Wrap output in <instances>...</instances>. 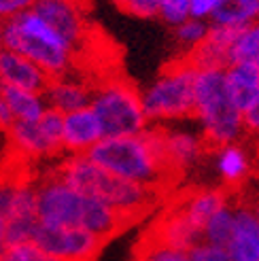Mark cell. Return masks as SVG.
<instances>
[{"label": "cell", "instance_id": "f546056e", "mask_svg": "<svg viewBox=\"0 0 259 261\" xmlns=\"http://www.w3.org/2000/svg\"><path fill=\"white\" fill-rule=\"evenodd\" d=\"M130 15L140 19H155L160 17V0H125L121 5Z\"/></svg>", "mask_w": 259, "mask_h": 261}, {"label": "cell", "instance_id": "8fae6325", "mask_svg": "<svg viewBox=\"0 0 259 261\" xmlns=\"http://www.w3.org/2000/svg\"><path fill=\"white\" fill-rule=\"evenodd\" d=\"M100 138V123L89 107L62 117V151L68 155H85Z\"/></svg>", "mask_w": 259, "mask_h": 261}, {"label": "cell", "instance_id": "1f68e13d", "mask_svg": "<svg viewBox=\"0 0 259 261\" xmlns=\"http://www.w3.org/2000/svg\"><path fill=\"white\" fill-rule=\"evenodd\" d=\"M36 0H0V21H5L13 15H19V13L32 9V5Z\"/></svg>", "mask_w": 259, "mask_h": 261}, {"label": "cell", "instance_id": "ffe728a7", "mask_svg": "<svg viewBox=\"0 0 259 261\" xmlns=\"http://www.w3.org/2000/svg\"><path fill=\"white\" fill-rule=\"evenodd\" d=\"M225 204H229L227 191H223V189H200V191L189 193L187 198L178 204V208L202 229L206 219Z\"/></svg>", "mask_w": 259, "mask_h": 261}, {"label": "cell", "instance_id": "30bf717a", "mask_svg": "<svg viewBox=\"0 0 259 261\" xmlns=\"http://www.w3.org/2000/svg\"><path fill=\"white\" fill-rule=\"evenodd\" d=\"M32 11L41 15L74 49V54H79L87 43V19L76 0H36Z\"/></svg>", "mask_w": 259, "mask_h": 261}, {"label": "cell", "instance_id": "f1b7e54d", "mask_svg": "<svg viewBox=\"0 0 259 261\" xmlns=\"http://www.w3.org/2000/svg\"><path fill=\"white\" fill-rule=\"evenodd\" d=\"M191 261H231L225 246H217L211 242H198L187 251Z\"/></svg>", "mask_w": 259, "mask_h": 261}, {"label": "cell", "instance_id": "3957f363", "mask_svg": "<svg viewBox=\"0 0 259 261\" xmlns=\"http://www.w3.org/2000/svg\"><path fill=\"white\" fill-rule=\"evenodd\" d=\"M54 172L76 191L115 208L132 223L149 213L160 200L158 189L113 174L94 164L87 155H68Z\"/></svg>", "mask_w": 259, "mask_h": 261}, {"label": "cell", "instance_id": "6da1fadb", "mask_svg": "<svg viewBox=\"0 0 259 261\" xmlns=\"http://www.w3.org/2000/svg\"><path fill=\"white\" fill-rule=\"evenodd\" d=\"M85 155L105 170L158 191L176 174L166 158L160 123H149L140 134L105 136Z\"/></svg>", "mask_w": 259, "mask_h": 261}, {"label": "cell", "instance_id": "484cf974", "mask_svg": "<svg viewBox=\"0 0 259 261\" xmlns=\"http://www.w3.org/2000/svg\"><path fill=\"white\" fill-rule=\"evenodd\" d=\"M0 261H64V259L43 253L34 242H17V244L3 246Z\"/></svg>", "mask_w": 259, "mask_h": 261}, {"label": "cell", "instance_id": "4316f807", "mask_svg": "<svg viewBox=\"0 0 259 261\" xmlns=\"http://www.w3.org/2000/svg\"><path fill=\"white\" fill-rule=\"evenodd\" d=\"M136 261H191V259L187 251H178V249H172V246L147 240L142 244V251L136 257Z\"/></svg>", "mask_w": 259, "mask_h": 261}, {"label": "cell", "instance_id": "7a4b0ae2", "mask_svg": "<svg viewBox=\"0 0 259 261\" xmlns=\"http://www.w3.org/2000/svg\"><path fill=\"white\" fill-rule=\"evenodd\" d=\"M36 219L45 225H74L109 240L125 229L132 221L96 198L76 191L56 172L34 180Z\"/></svg>", "mask_w": 259, "mask_h": 261}, {"label": "cell", "instance_id": "603a6c76", "mask_svg": "<svg viewBox=\"0 0 259 261\" xmlns=\"http://www.w3.org/2000/svg\"><path fill=\"white\" fill-rule=\"evenodd\" d=\"M231 229H234V206L225 204L206 219V223L202 227V240L227 249V242L231 238Z\"/></svg>", "mask_w": 259, "mask_h": 261}, {"label": "cell", "instance_id": "d6986e66", "mask_svg": "<svg viewBox=\"0 0 259 261\" xmlns=\"http://www.w3.org/2000/svg\"><path fill=\"white\" fill-rule=\"evenodd\" d=\"M251 155L240 142H227L215 149V166L221 180L229 187L244 182L251 174Z\"/></svg>", "mask_w": 259, "mask_h": 261}, {"label": "cell", "instance_id": "7402d4cb", "mask_svg": "<svg viewBox=\"0 0 259 261\" xmlns=\"http://www.w3.org/2000/svg\"><path fill=\"white\" fill-rule=\"evenodd\" d=\"M259 21V0H223L209 23L227 25V28L242 30L249 23Z\"/></svg>", "mask_w": 259, "mask_h": 261}, {"label": "cell", "instance_id": "e0dca14e", "mask_svg": "<svg viewBox=\"0 0 259 261\" xmlns=\"http://www.w3.org/2000/svg\"><path fill=\"white\" fill-rule=\"evenodd\" d=\"M151 240L158 244L172 246V249L178 251H189L191 246L202 242V229L176 206L162 217L158 227L153 229Z\"/></svg>", "mask_w": 259, "mask_h": 261}, {"label": "cell", "instance_id": "d590c367", "mask_svg": "<svg viewBox=\"0 0 259 261\" xmlns=\"http://www.w3.org/2000/svg\"><path fill=\"white\" fill-rule=\"evenodd\" d=\"M3 246H5V221L0 219V251H3Z\"/></svg>", "mask_w": 259, "mask_h": 261}, {"label": "cell", "instance_id": "e575fe53", "mask_svg": "<svg viewBox=\"0 0 259 261\" xmlns=\"http://www.w3.org/2000/svg\"><path fill=\"white\" fill-rule=\"evenodd\" d=\"M13 123H15V117H13V113H11V109H9L5 96L0 94V127L9 132V127H11Z\"/></svg>", "mask_w": 259, "mask_h": 261}, {"label": "cell", "instance_id": "ac0fdd59", "mask_svg": "<svg viewBox=\"0 0 259 261\" xmlns=\"http://www.w3.org/2000/svg\"><path fill=\"white\" fill-rule=\"evenodd\" d=\"M223 72L229 98L244 115L255 102H259V66L249 62H234Z\"/></svg>", "mask_w": 259, "mask_h": 261}, {"label": "cell", "instance_id": "2e32d148", "mask_svg": "<svg viewBox=\"0 0 259 261\" xmlns=\"http://www.w3.org/2000/svg\"><path fill=\"white\" fill-rule=\"evenodd\" d=\"M0 83L9 87L43 94L49 83V76L32 60L17 54V51L5 49L0 54Z\"/></svg>", "mask_w": 259, "mask_h": 261}, {"label": "cell", "instance_id": "7c38bea8", "mask_svg": "<svg viewBox=\"0 0 259 261\" xmlns=\"http://www.w3.org/2000/svg\"><path fill=\"white\" fill-rule=\"evenodd\" d=\"M227 253L231 261H259V219L249 202L234 206V229Z\"/></svg>", "mask_w": 259, "mask_h": 261}, {"label": "cell", "instance_id": "277c9868", "mask_svg": "<svg viewBox=\"0 0 259 261\" xmlns=\"http://www.w3.org/2000/svg\"><path fill=\"white\" fill-rule=\"evenodd\" d=\"M0 25L5 49L32 60L49 79L68 74L74 68V49L32 9L0 21Z\"/></svg>", "mask_w": 259, "mask_h": 261}, {"label": "cell", "instance_id": "9c48e42d", "mask_svg": "<svg viewBox=\"0 0 259 261\" xmlns=\"http://www.w3.org/2000/svg\"><path fill=\"white\" fill-rule=\"evenodd\" d=\"M30 242H34L43 253L64 261H96L107 240L83 227L38 223Z\"/></svg>", "mask_w": 259, "mask_h": 261}, {"label": "cell", "instance_id": "836d02e7", "mask_svg": "<svg viewBox=\"0 0 259 261\" xmlns=\"http://www.w3.org/2000/svg\"><path fill=\"white\" fill-rule=\"evenodd\" d=\"M13 149H11V140H9V132L0 127V168H5L7 164L13 162Z\"/></svg>", "mask_w": 259, "mask_h": 261}, {"label": "cell", "instance_id": "ba28073f", "mask_svg": "<svg viewBox=\"0 0 259 261\" xmlns=\"http://www.w3.org/2000/svg\"><path fill=\"white\" fill-rule=\"evenodd\" d=\"M62 113L47 109L36 121H15L9 140L15 158L45 160L62 153Z\"/></svg>", "mask_w": 259, "mask_h": 261}, {"label": "cell", "instance_id": "8d00e7d4", "mask_svg": "<svg viewBox=\"0 0 259 261\" xmlns=\"http://www.w3.org/2000/svg\"><path fill=\"white\" fill-rule=\"evenodd\" d=\"M5 51V43H3V25H0V54Z\"/></svg>", "mask_w": 259, "mask_h": 261}, {"label": "cell", "instance_id": "5bb4252c", "mask_svg": "<svg viewBox=\"0 0 259 261\" xmlns=\"http://www.w3.org/2000/svg\"><path fill=\"white\" fill-rule=\"evenodd\" d=\"M240 30L227 28V25L209 23V34L206 38L189 51L185 58L189 64H193L198 70L200 68H227L229 66V49L231 43Z\"/></svg>", "mask_w": 259, "mask_h": 261}, {"label": "cell", "instance_id": "83f0119b", "mask_svg": "<svg viewBox=\"0 0 259 261\" xmlns=\"http://www.w3.org/2000/svg\"><path fill=\"white\" fill-rule=\"evenodd\" d=\"M160 17L174 28L189 17V0H160Z\"/></svg>", "mask_w": 259, "mask_h": 261}, {"label": "cell", "instance_id": "9a60e30c", "mask_svg": "<svg viewBox=\"0 0 259 261\" xmlns=\"http://www.w3.org/2000/svg\"><path fill=\"white\" fill-rule=\"evenodd\" d=\"M92 91L94 87L83 79H76L72 76V72L62 74V76H54L49 79L43 96L47 100V107L54 109L62 115L72 113L89 107V100H92Z\"/></svg>", "mask_w": 259, "mask_h": 261}, {"label": "cell", "instance_id": "5b68a950", "mask_svg": "<svg viewBox=\"0 0 259 261\" xmlns=\"http://www.w3.org/2000/svg\"><path fill=\"white\" fill-rule=\"evenodd\" d=\"M225 68H200L193 83V119L206 147L217 149L244 134L242 113L234 107L225 85Z\"/></svg>", "mask_w": 259, "mask_h": 261}, {"label": "cell", "instance_id": "52a82bcc", "mask_svg": "<svg viewBox=\"0 0 259 261\" xmlns=\"http://www.w3.org/2000/svg\"><path fill=\"white\" fill-rule=\"evenodd\" d=\"M89 109L100 123L102 138L140 134L149 125L142 111L140 91L123 79H109L96 85Z\"/></svg>", "mask_w": 259, "mask_h": 261}, {"label": "cell", "instance_id": "8992f818", "mask_svg": "<svg viewBox=\"0 0 259 261\" xmlns=\"http://www.w3.org/2000/svg\"><path fill=\"white\" fill-rule=\"evenodd\" d=\"M198 68L187 60L174 62L140 91L142 111L149 123L193 119V83Z\"/></svg>", "mask_w": 259, "mask_h": 261}, {"label": "cell", "instance_id": "4dcf8cb0", "mask_svg": "<svg viewBox=\"0 0 259 261\" xmlns=\"http://www.w3.org/2000/svg\"><path fill=\"white\" fill-rule=\"evenodd\" d=\"M223 0H189V17L209 21L213 13L221 7Z\"/></svg>", "mask_w": 259, "mask_h": 261}, {"label": "cell", "instance_id": "cb8c5ba5", "mask_svg": "<svg viewBox=\"0 0 259 261\" xmlns=\"http://www.w3.org/2000/svg\"><path fill=\"white\" fill-rule=\"evenodd\" d=\"M234 62H249L259 66V21L249 23L236 34L229 49V64Z\"/></svg>", "mask_w": 259, "mask_h": 261}, {"label": "cell", "instance_id": "4fadbf2b", "mask_svg": "<svg viewBox=\"0 0 259 261\" xmlns=\"http://www.w3.org/2000/svg\"><path fill=\"white\" fill-rule=\"evenodd\" d=\"M164 132V149L168 164L174 172H183L187 168H193L206 151V142L200 132H193L187 127H170L162 125Z\"/></svg>", "mask_w": 259, "mask_h": 261}, {"label": "cell", "instance_id": "44dd1931", "mask_svg": "<svg viewBox=\"0 0 259 261\" xmlns=\"http://www.w3.org/2000/svg\"><path fill=\"white\" fill-rule=\"evenodd\" d=\"M0 94L5 96L15 121H36L49 109L45 96L36 94V91H25L0 83Z\"/></svg>", "mask_w": 259, "mask_h": 261}, {"label": "cell", "instance_id": "74e56055", "mask_svg": "<svg viewBox=\"0 0 259 261\" xmlns=\"http://www.w3.org/2000/svg\"><path fill=\"white\" fill-rule=\"evenodd\" d=\"M253 211H255V215H257V219H259V200L253 202Z\"/></svg>", "mask_w": 259, "mask_h": 261}, {"label": "cell", "instance_id": "f35d334b", "mask_svg": "<svg viewBox=\"0 0 259 261\" xmlns=\"http://www.w3.org/2000/svg\"><path fill=\"white\" fill-rule=\"evenodd\" d=\"M111 3H115V5H119V7H121V5L125 3V0H111Z\"/></svg>", "mask_w": 259, "mask_h": 261}, {"label": "cell", "instance_id": "d4e9b609", "mask_svg": "<svg viewBox=\"0 0 259 261\" xmlns=\"http://www.w3.org/2000/svg\"><path fill=\"white\" fill-rule=\"evenodd\" d=\"M206 34H209V21L204 19H193V17H187L185 21H180L178 25H174V36H176V43L185 49H193L198 47Z\"/></svg>", "mask_w": 259, "mask_h": 261}, {"label": "cell", "instance_id": "d6a6232c", "mask_svg": "<svg viewBox=\"0 0 259 261\" xmlns=\"http://www.w3.org/2000/svg\"><path fill=\"white\" fill-rule=\"evenodd\" d=\"M242 123H244V132L259 138V102H255L253 107L242 115Z\"/></svg>", "mask_w": 259, "mask_h": 261}]
</instances>
